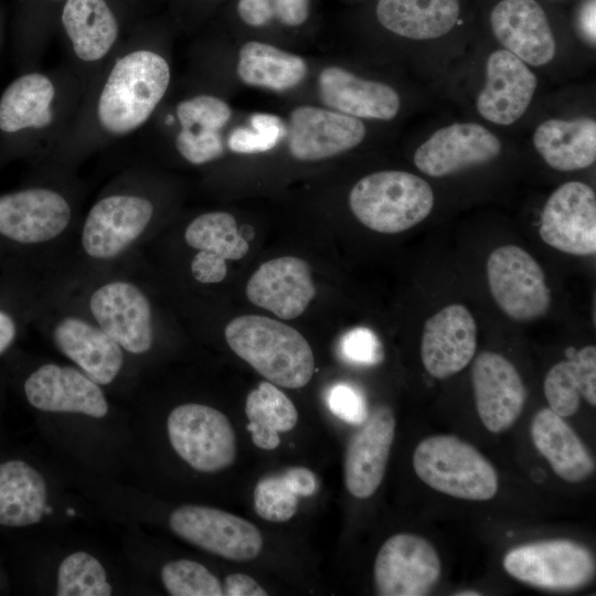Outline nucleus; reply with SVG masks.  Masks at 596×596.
Returning a JSON list of instances; mask_svg holds the SVG:
<instances>
[{"mask_svg":"<svg viewBox=\"0 0 596 596\" xmlns=\"http://www.w3.org/2000/svg\"><path fill=\"white\" fill-rule=\"evenodd\" d=\"M171 82L167 58L157 50L120 46L89 83L65 137L51 156L75 157L143 127Z\"/></svg>","mask_w":596,"mask_h":596,"instance_id":"obj_1","label":"nucleus"},{"mask_svg":"<svg viewBox=\"0 0 596 596\" xmlns=\"http://www.w3.org/2000/svg\"><path fill=\"white\" fill-rule=\"evenodd\" d=\"M83 95L84 86L68 66L20 72L0 95V162L51 156L75 119Z\"/></svg>","mask_w":596,"mask_h":596,"instance_id":"obj_2","label":"nucleus"},{"mask_svg":"<svg viewBox=\"0 0 596 596\" xmlns=\"http://www.w3.org/2000/svg\"><path fill=\"white\" fill-rule=\"evenodd\" d=\"M224 336L236 355L275 385L300 389L312 377V350L304 336L286 323L244 315L225 326Z\"/></svg>","mask_w":596,"mask_h":596,"instance_id":"obj_3","label":"nucleus"},{"mask_svg":"<svg viewBox=\"0 0 596 596\" xmlns=\"http://www.w3.org/2000/svg\"><path fill=\"white\" fill-rule=\"evenodd\" d=\"M73 206L58 189L31 184L0 193V266L15 268V253L47 244L68 228Z\"/></svg>","mask_w":596,"mask_h":596,"instance_id":"obj_4","label":"nucleus"},{"mask_svg":"<svg viewBox=\"0 0 596 596\" xmlns=\"http://www.w3.org/2000/svg\"><path fill=\"white\" fill-rule=\"evenodd\" d=\"M349 204L368 228L383 233L404 232L425 220L434 206V193L422 178L405 171L368 174L351 189Z\"/></svg>","mask_w":596,"mask_h":596,"instance_id":"obj_5","label":"nucleus"},{"mask_svg":"<svg viewBox=\"0 0 596 596\" xmlns=\"http://www.w3.org/2000/svg\"><path fill=\"white\" fill-rule=\"evenodd\" d=\"M413 467L423 482L450 497L486 501L498 491V476L490 461L451 435L423 439L414 450Z\"/></svg>","mask_w":596,"mask_h":596,"instance_id":"obj_6","label":"nucleus"},{"mask_svg":"<svg viewBox=\"0 0 596 596\" xmlns=\"http://www.w3.org/2000/svg\"><path fill=\"white\" fill-rule=\"evenodd\" d=\"M155 203L139 189L113 190L88 210L81 230V246L91 259L109 262L127 252L147 231Z\"/></svg>","mask_w":596,"mask_h":596,"instance_id":"obj_7","label":"nucleus"},{"mask_svg":"<svg viewBox=\"0 0 596 596\" xmlns=\"http://www.w3.org/2000/svg\"><path fill=\"white\" fill-rule=\"evenodd\" d=\"M167 430L174 451L198 471L216 472L235 460V432L228 418L214 407L179 405L168 416Z\"/></svg>","mask_w":596,"mask_h":596,"instance_id":"obj_8","label":"nucleus"},{"mask_svg":"<svg viewBox=\"0 0 596 596\" xmlns=\"http://www.w3.org/2000/svg\"><path fill=\"white\" fill-rule=\"evenodd\" d=\"M505 572L530 586L546 590H574L595 576L593 553L570 540H547L510 550L503 558Z\"/></svg>","mask_w":596,"mask_h":596,"instance_id":"obj_9","label":"nucleus"},{"mask_svg":"<svg viewBox=\"0 0 596 596\" xmlns=\"http://www.w3.org/2000/svg\"><path fill=\"white\" fill-rule=\"evenodd\" d=\"M61 24L67 42L68 66L84 93L120 49V24L107 0H64Z\"/></svg>","mask_w":596,"mask_h":596,"instance_id":"obj_10","label":"nucleus"},{"mask_svg":"<svg viewBox=\"0 0 596 596\" xmlns=\"http://www.w3.org/2000/svg\"><path fill=\"white\" fill-rule=\"evenodd\" d=\"M487 279L494 301L513 320H534L550 308L551 295L543 269L517 245L500 246L489 255Z\"/></svg>","mask_w":596,"mask_h":596,"instance_id":"obj_11","label":"nucleus"},{"mask_svg":"<svg viewBox=\"0 0 596 596\" xmlns=\"http://www.w3.org/2000/svg\"><path fill=\"white\" fill-rule=\"evenodd\" d=\"M94 322L130 354L147 353L153 345L152 307L135 283L111 279L97 286L88 297Z\"/></svg>","mask_w":596,"mask_h":596,"instance_id":"obj_12","label":"nucleus"},{"mask_svg":"<svg viewBox=\"0 0 596 596\" xmlns=\"http://www.w3.org/2000/svg\"><path fill=\"white\" fill-rule=\"evenodd\" d=\"M169 525L182 540L231 561H251L263 549V536L257 526L216 508L179 507L171 512Z\"/></svg>","mask_w":596,"mask_h":596,"instance_id":"obj_13","label":"nucleus"},{"mask_svg":"<svg viewBox=\"0 0 596 596\" xmlns=\"http://www.w3.org/2000/svg\"><path fill=\"white\" fill-rule=\"evenodd\" d=\"M440 572L439 556L426 539L395 534L384 542L375 557V589L381 596L427 595Z\"/></svg>","mask_w":596,"mask_h":596,"instance_id":"obj_14","label":"nucleus"},{"mask_svg":"<svg viewBox=\"0 0 596 596\" xmlns=\"http://www.w3.org/2000/svg\"><path fill=\"white\" fill-rule=\"evenodd\" d=\"M539 234L563 253L590 256L596 252V195L586 183L570 181L546 200Z\"/></svg>","mask_w":596,"mask_h":596,"instance_id":"obj_15","label":"nucleus"},{"mask_svg":"<svg viewBox=\"0 0 596 596\" xmlns=\"http://www.w3.org/2000/svg\"><path fill=\"white\" fill-rule=\"evenodd\" d=\"M23 393L28 403L42 412L102 418L109 409L100 385L79 369L70 365H40L25 377Z\"/></svg>","mask_w":596,"mask_h":596,"instance_id":"obj_16","label":"nucleus"},{"mask_svg":"<svg viewBox=\"0 0 596 596\" xmlns=\"http://www.w3.org/2000/svg\"><path fill=\"white\" fill-rule=\"evenodd\" d=\"M365 136L353 116L315 106L296 107L287 127L288 149L301 161L327 159L356 147Z\"/></svg>","mask_w":596,"mask_h":596,"instance_id":"obj_17","label":"nucleus"},{"mask_svg":"<svg viewBox=\"0 0 596 596\" xmlns=\"http://www.w3.org/2000/svg\"><path fill=\"white\" fill-rule=\"evenodd\" d=\"M471 380L476 408L485 427L497 434L510 428L526 398L515 366L501 354L485 351L473 361Z\"/></svg>","mask_w":596,"mask_h":596,"instance_id":"obj_18","label":"nucleus"},{"mask_svg":"<svg viewBox=\"0 0 596 596\" xmlns=\"http://www.w3.org/2000/svg\"><path fill=\"white\" fill-rule=\"evenodd\" d=\"M500 152V140L483 126L454 124L438 129L422 143L414 153V163L423 173L439 178L487 163Z\"/></svg>","mask_w":596,"mask_h":596,"instance_id":"obj_19","label":"nucleus"},{"mask_svg":"<svg viewBox=\"0 0 596 596\" xmlns=\"http://www.w3.org/2000/svg\"><path fill=\"white\" fill-rule=\"evenodd\" d=\"M476 349L477 323L464 305L446 306L426 320L421 358L434 377L446 379L465 369Z\"/></svg>","mask_w":596,"mask_h":596,"instance_id":"obj_20","label":"nucleus"},{"mask_svg":"<svg viewBox=\"0 0 596 596\" xmlns=\"http://www.w3.org/2000/svg\"><path fill=\"white\" fill-rule=\"evenodd\" d=\"M232 109L222 98L211 94H196L181 99L174 114L166 118L175 120L173 138L178 153L193 166L212 162L224 155L223 129Z\"/></svg>","mask_w":596,"mask_h":596,"instance_id":"obj_21","label":"nucleus"},{"mask_svg":"<svg viewBox=\"0 0 596 596\" xmlns=\"http://www.w3.org/2000/svg\"><path fill=\"white\" fill-rule=\"evenodd\" d=\"M248 300L280 319L299 317L316 296L308 263L281 256L263 263L246 285Z\"/></svg>","mask_w":596,"mask_h":596,"instance_id":"obj_22","label":"nucleus"},{"mask_svg":"<svg viewBox=\"0 0 596 596\" xmlns=\"http://www.w3.org/2000/svg\"><path fill=\"white\" fill-rule=\"evenodd\" d=\"M395 435V418L387 406L376 407L350 438L344 455V483L355 498L374 494L386 470Z\"/></svg>","mask_w":596,"mask_h":596,"instance_id":"obj_23","label":"nucleus"},{"mask_svg":"<svg viewBox=\"0 0 596 596\" xmlns=\"http://www.w3.org/2000/svg\"><path fill=\"white\" fill-rule=\"evenodd\" d=\"M486 84L477 98V109L488 121L511 125L526 111L535 88L536 76L523 61L502 49L490 54Z\"/></svg>","mask_w":596,"mask_h":596,"instance_id":"obj_24","label":"nucleus"},{"mask_svg":"<svg viewBox=\"0 0 596 596\" xmlns=\"http://www.w3.org/2000/svg\"><path fill=\"white\" fill-rule=\"evenodd\" d=\"M51 337L56 349L100 386L123 369L124 350L94 321L65 315L53 323Z\"/></svg>","mask_w":596,"mask_h":596,"instance_id":"obj_25","label":"nucleus"},{"mask_svg":"<svg viewBox=\"0 0 596 596\" xmlns=\"http://www.w3.org/2000/svg\"><path fill=\"white\" fill-rule=\"evenodd\" d=\"M491 28L504 50L530 65L547 64L555 55L546 14L534 0L500 1L492 10Z\"/></svg>","mask_w":596,"mask_h":596,"instance_id":"obj_26","label":"nucleus"},{"mask_svg":"<svg viewBox=\"0 0 596 596\" xmlns=\"http://www.w3.org/2000/svg\"><path fill=\"white\" fill-rule=\"evenodd\" d=\"M319 96L336 111L356 118L393 119L400 109V96L391 86L356 77L337 66L319 75Z\"/></svg>","mask_w":596,"mask_h":596,"instance_id":"obj_27","label":"nucleus"},{"mask_svg":"<svg viewBox=\"0 0 596 596\" xmlns=\"http://www.w3.org/2000/svg\"><path fill=\"white\" fill-rule=\"evenodd\" d=\"M531 437L536 449L563 480L577 483L595 471V460L574 429L551 408L535 414Z\"/></svg>","mask_w":596,"mask_h":596,"instance_id":"obj_28","label":"nucleus"},{"mask_svg":"<svg viewBox=\"0 0 596 596\" xmlns=\"http://www.w3.org/2000/svg\"><path fill=\"white\" fill-rule=\"evenodd\" d=\"M533 143L544 161L557 171H574L596 160V121L549 119L535 130Z\"/></svg>","mask_w":596,"mask_h":596,"instance_id":"obj_29","label":"nucleus"},{"mask_svg":"<svg viewBox=\"0 0 596 596\" xmlns=\"http://www.w3.org/2000/svg\"><path fill=\"white\" fill-rule=\"evenodd\" d=\"M46 483L34 467L20 459L0 462V525L35 524L46 512Z\"/></svg>","mask_w":596,"mask_h":596,"instance_id":"obj_30","label":"nucleus"},{"mask_svg":"<svg viewBox=\"0 0 596 596\" xmlns=\"http://www.w3.org/2000/svg\"><path fill=\"white\" fill-rule=\"evenodd\" d=\"M380 23L391 32L413 40L439 38L449 32L459 15L458 0H380Z\"/></svg>","mask_w":596,"mask_h":596,"instance_id":"obj_31","label":"nucleus"},{"mask_svg":"<svg viewBox=\"0 0 596 596\" xmlns=\"http://www.w3.org/2000/svg\"><path fill=\"white\" fill-rule=\"evenodd\" d=\"M550 408L562 417L574 415L583 397L596 404V348L587 345L568 361L553 365L544 380Z\"/></svg>","mask_w":596,"mask_h":596,"instance_id":"obj_32","label":"nucleus"},{"mask_svg":"<svg viewBox=\"0 0 596 596\" xmlns=\"http://www.w3.org/2000/svg\"><path fill=\"white\" fill-rule=\"evenodd\" d=\"M237 75L247 85L284 92L299 85L308 68L305 60L257 41L245 43L237 62Z\"/></svg>","mask_w":596,"mask_h":596,"instance_id":"obj_33","label":"nucleus"},{"mask_svg":"<svg viewBox=\"0 0 596 596\" xmlns=\"http://www.w3.org/2000/svg\"><path fill=\"white\" fill-rule=\"evenodd\" d=\"M245 414L253 443L264 450L277 448L279 433L291 430L298 421V412L291 400L267 381L260 382L248 393Z\"/></svg>","mask_w":596,"mask_h":596,"instance_id":"obj_34","label":"nucleus"},{"mask_svg":"<svg viewBox=\"0 0 596 596\" xmlns=\"http://www.w3.org/2000/svg\"><path fill=\"white\" fill-rule=\"evenodd\" d=\"M184 241L192 249L223 259L243 258L249 245L240 233L235 217L227 212H207L193 219L184 231Z\"/></svg>","mask_w":596,"mask_h":596,"instance_id":"obj_35","label":"nucleus"},{"mask_svg":"<svg viewBox=\"0 0 596 596\" xmlns=\"http://www.w3.org/2000/svg\"><path fill=\"white\" fill-rule=\"evenodd\" d=\"M113 592L102 563L86 552L67 555L57 570L56 595L108 596Z\"/></svg>","mask_w":596,"mask_h":596,"instance_id":"obj_36","label":"nucleus"},{"mask_svg":"<svg viewBox=\"0 0 596 596\" xmlns=\"http://www.w3.org/2000/svg\"><path fill=\"white\" fill-rule=\"evenodd\" d=\"M161 579L172 596H222L223 585L204 565L191 560H175L161 568Z\"/></svg>","mask_w":596,"mask_h":596,"instance_id":"obj_37","label":"nucleus"},{"mask_svg":"<svg viewBox=\"0 0 596 596\" xmlns=\"http://www.w3.org/2000/svg\"><path fill=\"white\" fill-rule=\"evenodd\" d=\"M287 136L283 119L274 114L255 113L249 126L235 128L227 138V148L236 153L253 155L275 148Z\"/></svg>","mask_w":596,"mask_h":596,"instance_id":"obj_38","label":"nucleus"},{"mask_svg":"<svg viewBox=\"0 0 596 596\" xmlns=\"http://www.w3.org/2000/svg\"><path fill=\"white\" fill-rule=\"evenodd\" d=\"M298 496L284 472L262 478L254 489V509L264 520L285 522L298 507Z\"/></svg>","mask_w":596,"mask_h":596,"instance_id":"obj_39","label":"nucleus"},{"mask_svg":"<svg viewBox=\"0 0 596 596\" xmlns=\"http://www.w3.org/2000/svg\"><path fill=\"white\" fill-rule=\"evenodd\" d=\"M310 0H240L237 12L248 25L262 26L277 19L285 25L302 24L309 15Z\"/></svg>","mask_w":596,"mask_h":596,"instance_id":"obj_40","label":"nucleus"},{"mask_svg":"<svg viewBox=\"0 0 596 596\" xmlns=\"http://www.w3.org/2000/svg\"><path fill=\"white\" fill-rule=\"evenodd\" d=\"M14 270H6L0 279V356L14 344L24 322L23 302L12 278Z\"/></svg>","mask_w":596,"mask_h":596,"instance_id":"obj_41","label":"nucleus"},{"mask_svg":"<svg viewBox=\"0 0 596 596\" xmlns=\"http://www.w3.org/2000/svg\"><path fill=\"white\" fill-rule=\"evenodd\" d=\"M342 359L356 365H375L383 359V348L376 334L366 327L345 332L340 340Z\"/></svg>","mask_w":596,"mask_h":596,"instance_id":"obj_42","label":"nucleus"},{"mask_svg":"<svg viewBox=\"0 0 596 596\" xmlns=\"http://www.w3.org/2000/svg\"><path fill=\"white\" fill-rule=\"evenodd\" d=\"M326 402L331 413L348 424L360 425L369 416L365 396L353 384H333L326 393Z\"/></svg>","mask_w":596,"mask_h":596,"instance_id":"obj_43","label":"nucleus"},{"mask_svg":"<svg viewBox=\"0 0 596 596\" xmlns=\"http://www.w3.org/2000/svg\"><path fill=\"white\" fill-rule=\"evenodd\" d=\"M190 269L193 278L201 284L221 283L227 274L225 259L201 251L192 257Z\"/></svg>","mask_w":596,"mask_h":596,"instance_id":"obj_44","label":"nucleus"},{"mask_svg":"<svg viewBox=\"0 0 596 596\" xmlns=\"http://www.w3.org/2000/svg\"><path fill=\"white\" fill-rule=\"evenodd\" d=\"M223 595L227 596H266V590L249 575L230 574L225 577Z\"/></svg>","mask_w":596,"mask_h":596,"instance_id":"obj_45","label":"nucleus"},{"mask_svg":"<svg viewBox=\"0 0 596 596\" xmlns=\"http://www.w3.org/2000/svg\"><path fill=\"white\" fill-rule=\"evenodd\" d=\"M283 472L298 497H310L317 491V477L308 468L291 467Z\"/></svg>","mask_w":596,"mask_h":596,"instance_id":"obj_46","label":"nucleus"},{"mask_svg":"<svg viewBox=\"0 0 596 596\" xmlns=\"http://www.w3.org/2000/svg\"><path fill=\"white\" fill-rule=\"evenodd\" d=\"M595 0H588L579 13V25L584 35L595 44L596 30H595Z\"/></svg>","mask_w":596,"mask_h":596,"instance_id":"obj_47","label":"nucleus"},{"mask_svg":"<svg viewBox=\"0 0 596 596\" xmlns=\"http://www.w3.org/2000/svg\"><path fill=\"white\" fill-rule=\"evenodd\" d=\"M457 595H460V596H470V595H480L478 592H475V590H466L465 593L464 592H460L458 593Z\"/></svg>","mask_w":596,"mask_h":596,"instance_id":"obj_48","label":"nucleus"},{"mask_svg":"<svg viewBox=\"0 0 596 596\" xmlns=\"http://www.w3.org/2000/svg\"><path fill=\"white\" fill-rule=\"evenodd\" d=\"M50 1H60V0H50Z\"/></svg>","mask_w":596,"mask_h":596,"instance_id":"obj_49","label":"nucleus"},{"mask_svg":"<svg viewBox=\"0 0 596 596\" xmlns=\"http://www.w3.org/2000/svg\"><path fill=\"white\" fill-rule=\"evenodd\" d=\"M0 43H1V35H0Z\"/></svg>","mask_w":596,"mask_h":596,"instance_id":"obj_50","label":"nucleus"}]
</instances>
